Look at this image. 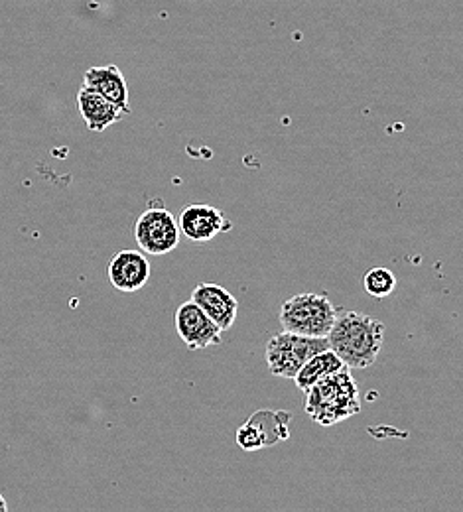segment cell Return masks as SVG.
Returning a JSON list of instances; mask_svg holds the SVG:
<instances>
[{
	"instance_id": "1",
	"label": "cell",
	"mask_w": 463,
	"mask_h": 512,
	"mask_svg": "<svg viewBox=\"0 0 463 512\" xmlns=\"http://www.w3.org/2000/svg\"><path fill=\"white\" fill-rule=\"evenodd\" d=\"M385 343V323L367 314L339 308L328 333L331 351L351 371H363L377 363Z\"/></svg>"
},
{
	"instance_id": "2",
	"label": "cell",
	"mask_w": 463,
	"mask_h": 512,
	"mask_svg": "<svg viewBox=\"0 0 463 512\" xmlns=\"http://www.w3.org/2000/svg\"><path fill=\"white\" fill-rule=\"evenodd\" d=\"M304 410L312 422L335 426L361 412V392L351 369H341L304 392Z\"/></svg>"
},
{
	"instance_id": "3",
	"label": "cell",
	"mask_w": 463,
	"mask_h": 512,
	"mask_svg": "<svg viewBox=\"0 0 463 512\" xmlns=\"http://www.w3.org/2000/svg\"><path fill=\"white\" fill-rule=\"evenodd\" d=\"M337 312L339 308L331 304L328 294L302 292L282 304L278 320L284 331L304 337H328Z\"/></svg>"
},
{
	"instance_id": "4",
	"label": "cell",
	"mask_w": 463,
	"mask_h": 512,
	"mask_svg": "<svg viewBox=\"0 0 463 512\" xmlns=\"http://www.w3.org/2000/svg\"><path fill=\"white\" fill-rule=\"evenodd\" d=\"M328 337H304L282 331L266 343V365L274 377L292 379L316 353L328 349Z\"/></svg>"
},
{
	"instance_id": "5",
	"label": "cell",
	"mask_w": 463,
	"mask_h": 512,
	"mask_svg": "<svg viewBox=\"0 0 463 512\" xmlns=\"http://www.w3.org/2000/svg\"><path fill=\"white\" fill-rule=\"evenodd\" d=\"M178 219L166 207H148L134 223V239L142 253L162 256L172 253L180 245Z\"/></svg>"
},
{
	"instance_id": "6",
	"label": "cell",
	"mask_w": 463,
	"mask_h": 512,
	"mask_svg": "<svg viewBox=\"0 0 463 512\" xmlns=\"http://www.w3.org/2000/svg\"><path fill=\"white\" fill-rule=\"evenodd\" d=\"M292 414L284 410H259L239 430L237 444L245 451H259L290 438Z\"/></svg>"
},
{
	"instance_id": "7",
	"label": "cell",
	"mask_w": 463,
	"mask_h": 512,
	"mask_svg": "<svg viewBox=\"0 0 463 512\" xmlns=\"http://www.w3.org/2000/svg\"><path fill=\"white\" fill-rule=\"evenodd\" d=\"M176 331L190 351L219 345L223 339L221 327L211 320L194 300L184 302L174 316Z\"/></svg>"
},
{
	"instance_id": "8",
	"label": "cell",
	"mask_w": 463,
	"mask_h": 512,
	"mask_svg": "<svg viewBox=\"0 0 463 512\" xmlns=\"http://www.w3.org/2000/svg\"><path fill=\"white\" fill-rule=\"evenodd\" d=\"M178 225L180 233L196 245L209 243L217 235L227 233L233 227V223L225 217L221 209L205 203H194L184 207L178 217Z\"/></svg>"
},
{
	"instance_id": "9",
	"label": "cell",
	"mask_w": 463,
	"mask_h": 512,
	"mask_svg": "<svg viewBox=\"0 0 463 512\" xmlns=\"http://www.w3.org/2000/svg\"><path fill=\"white\" fill-rule=\"evenodd\" d=\"M150 260L142 251H121L109 260L107 276L109 282L125 294L142 290L150 280Z\"/></svg>"
},
{
	"instance_id": "10",
	"label": "cell",
	"mask_w": 463,
	"mask_h": 512,
	"mask_svg": "<svg viewBox=\"0 0 463 512\" xmlns=\"http://www.w3.org/2000/svg\"><path fill=\"white\" fill-rule=\"evenodd\" d=\"M192 300L221 327V331H229L237 321L239 302L227 288L219 284H198L192 292Z\"/></svg>"
},
{
	"instance_id": "11",
	"label": "cell",
	"mask_w": 463,
	"mask_h": 512,
	"mask_svg": "<svg viewBox=\"0 0 463 512\" xmlns=\"http://www.w3.org/2000/svg\"><path fill=\"white\" fill-rule=\"evenodd\" d=\"M83 85L101 93L107 101H111L125 115H131L129 83H127L125 73L117 65L89 67L83 75Z\"/></svg>"
},
{
	"instance_id": "12",
	"label": "cell",
	"mask_w": 463,
	"mask_h": 512,
	"mask_svg": "<svg viewBox=\"0 0 463 512\" xmlns=\"http://www.w3.org/2000/svg\"><path fill=\"white\" fill-rule=\"evenodd\" d=\"M77 111H79L81 119L85 121L87 128L97 134L105 132L107 128L117 125L119 121H123L127 117L121 109H117L101 93H97L85 85L77 91Z\"/></svg>"
},
{
	"instance_id": "13",
	"label": "cell",
	"mask_w": 463,
	"mask_h": 512,
	"mask_svg": "<svg viewBox=\"0 0 463 512\" xmlns=\"http://www.w3.org/2000/svg\"><path fill=\"white\" fill-rule=\"evenodd\" d=\"M341 369H345L343 361L328 347V349L316 353L314 357H310V359L304 363V367H302V369L298 371V375L294 377V383H296V386H298L302 392H306V390L312 388L314 384L320 383L322 379L330 377V375L341 371Z\"/></svg>"
},
{
	"instance_id": "14",
	"label": "cell",
	"mask_w": 463,
	"mask_h": 512,
	"mask_svg": "<svg viewBox=\"0 0 463 512\" xmlns=\"http://www.w3.org/2000/svg\"><path fill=\"white\" fill-rule=\"evenodd\" d=\"M398 280L393 270L389 268H371L365 276H363V288L371 298H389L395 288H397Z\"/></svg>"
},
{
	"instance_id": "15",
	"label": "cell",
	"mask_w": 463,
	"mask_h": 512,
	"mask_svg": "<svg viewBox=\"0 0 463 512\" xmlns=\"http://www.w3.org/2000/svg\"><path fill=\"white\" fill-rule=\"evenodd\" d=\"M8 511V505H6V501H4V497H2V493H0V512Z\"/></svg>"
}]
</instances>
